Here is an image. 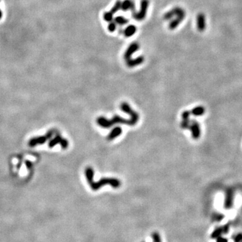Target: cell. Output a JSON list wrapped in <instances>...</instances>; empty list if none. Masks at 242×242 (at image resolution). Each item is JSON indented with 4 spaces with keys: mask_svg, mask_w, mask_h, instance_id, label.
Here are the masks:
<instances>
[{
    "mask_svg": "<svg viewBox=\"0 0 242 242\" xmlns=\"http://www.w3.org/2000/svg\"><path fill=\"white\" fill-rule=\"evenodd\" d=\"M241 240H242V235H238V236H237V237L235 238V241L236 242H239Z\"/></svg>",
    "mask_w": 242,
    "mask_h": 242,
    "instance_id": "e0dca14e",
    "label": "cell"
},
{
    "mask_svg": "<svg viewBox=\"0 0 242 242\" xmlns=\"http://www.w3.org/2000/svg\"><path fill=\"white\" fill-rule=\"evenodd\" d=\"M62 140H63V139L61 138L59 135H57L53 139L51 140V141L49 142V147H51V148H52V147H53L54 146L56 145L57 144L61 143V142L62 141Z\"/></svg>",
    "mask_w": 242,
    "mask_h": 242,
    "instance_id": "8fae6325",
    "label": "cell"
},
{
    "mask_svg": "<svg viewBox=\"0 0 242 242\" xmlns=\"http://www.w3.org/2000/svg\"><path fill=\"white\" fill-rule=\"evenodd\" d=\"M103 17H104L105 21H106L107 22H110L114 20V13L111 12H106L104 13Z\"/></svg>",
    "mask_w": 242,
    "mask_h": 242,
    "instance_id": "4fadbf2b",
    "label": "cell"
},
{
    "mask_svg": "<svg viewBox=\"0 0 242 242\" xmlns=\"http://www.w3.org/2000/svg\"><path fill=\"white\" fill-rule=\"evenodd\" d=\"M1 11H0V18H1Z\"/></svg>",
    "mask_w": 242,
    "mask_h": 242,
    "instance_id": "d6986e66",
    "label": "cell"
},
{
    "mask_svg": "<svg viewBox=\"0 0 242 242\" xmlns=\"http://www.w3.org/2000/svg\"><path fill=\"white\" fill-rule=\"evenodd\" d=\"M51 136H52V132L51 131L49 133H47V135L46 136H42V137L32 139L29 141V145L30 147H34L37 145L44 143L46 141L47 139L50 138Z\"/></svg>",
    "mask_w": 242,
    "mask_h": 242,
    "instance_id": "5b68a950",
    "label": "cell"
},
{
    "mask_svg": "<svg viewBox=\"0 0 242 242\" xmlns=\"http://www.w3.org/2000/svg\"><path fill=\"white\" fill-rule=\"evenodd\" d=\"M121 133H122L121 128L119 127H115V129L111 130V132L110 133V134L108 135V136L107 137V139L109 140V141L113 140L114 139H115L116 137H118L119 135H121Z\"/></svg>",
    "mask_w": 242,
    "mask_h": 242,
    "instance_id": "ba28073f",
    "label": "cell"
},
{
    "mask_svg": "<svg viewBox=\"0 0 242 242\" xmlns=\"http://www.w3.org/2000/svg\"><path fill=\"white\" fill-rule=\"evenodd\" d=\"M121 109L124 112L129 114L130 116V118L129 120H127V119H124L116 115L110 120H108L104 117H99L96 121L97 123L103 128H110L112 125L116 123H122L123 124L129 125V126H134V125H135L139 120L138 114L135 111L133 110L130 106L126 102L122 103L121 105Z\"/></svg>",
    "mask_w": 242,
    "mask_h": 242,
    "instance_id": "6da1fadb",
    "label": "cell"
},
{
    "mask_svg": "<svg viewBox=\"0 0 242 242\" xmlns=\"http://www.w3.org/2000/svg\"><path fill=\"white\" fill-rule=\"evenodd\" d=\"M85 174L86 179L88 180L89 185L93 190H98L102 186L105 185H110L115 188H117L121 186V181L116 178H102L98 182L94 181V169L91 167H88L85 169Z\"/></svg>",
    "mask_w": 242,
    "mask_h": 242,
    "instance_id": "7a4b0ae2",
    "label": "cell"
},
{
    "mask_svg": "<svg viewBox=\"0 0 242 242\" xmlns=\"http://www.w3.org/2000/svg\"><path fill=\"white\" fill-rule=\"evenodd\" d=\"M60 144H61V147H62L63 149L67 148L68 145H69L68 141H67L66 139H63V140H62V141L61 142Z\"/></svg>",
    "mask_w": 242,
    "mask_h": 242,
    "instance_id": "2e32d148",
    "label": "cell"
},
{
    "mask_svg": "<svg viewBox=\"0 0 242 242\" xmlns=\"http://www.w3.org/2000/svg\"><path fill=\"white\" fill-rule=\"evenodd\" d=\"M114 21L116 22V24L120 25V26H123V25L127 24L128 22H129L126 18H124L122 16H116L115 18H114Z\"/></svg>",
    "mask_w": 242,
    "mask_h": 242,
    "instance_id": "30bf717a",
    "label": "cell"
},
{
    "mask_svg": "<svg viewBox=\"0 0 242 242\" xmlns=\"http://www.w3.org/2000/svg\"><path fill=\"white\" fill-rule=\"evenodd\" d=\"M121 10H123L124 12H127L128 10H130L132 12H135V7L134 2L132 0H124V1L122 2Z\"/></svg>",
    "mask_w": 242,
    "mask_h": 242,
    "instance_id": "8992f818",
    "label": "cell"
},
{
    "mask_svg": "<svg viewBox=\"0 0 242 242\" xmlns=\"http://www.w3.org/2000/svg\"><path fill=\"white\" fill-rule=\"evenodd\" d=\"M149 7V0H141V8L139 12H132V16L135 20L141 21L146 17L147 9Z\"/></svg>",
    "mask_w": 242,
    "mask_h": 242,
    "instance_id": "3957f363",
    "label": "cell"
},
{
    "mask_svg": "<svg viewBox=\"0 0 242 242\" xmlns=\"http://www.w3.org/2000/svg\"><path fill=\"white\" fill-rule=\"evenodd\" d=\"M144 61V57L143 56L137 57V58H135V59H130L128 61H127V65L129 67H134L138 66L141 65V63H143Z\"/></svg>",
    "mask_w": 242,
    "mask_h": 242,
    "instance_id": "52a82bcc",
    "label": "cell"
},
{
    "mask_svg": "<svg viewBox=\"0 0 242 242\" xmlns=\"http://www.w3.org/2000/svg\"><path fill=\"white\" fill-rule=\"evenodd\" d=\"M136 31H137V28L134 25H129L126 28L123 30V34L125 37H130L135 34Z\"/></svg>",
    "mask_w": 242,
    "mask_h": 242,
    "instance_id": "9c48e42d",
    "label": "cell"
},
{
    "mask_svg": "<svg viewBox=\"0 0 242 242\" xmlns=\"http://www.w3.org/2000/svg\"><path fill=\"white\" fill-rule=\"evenodd\" d=\"M180 20V19H178V20H174L172 22H171L170 24H169V28H170V29H174L175 28H176L178 25Z\"/></svg>",
    "mask_w": 242,
    "mask_h": 242,
    "instance_id": "9a60e30c",
    "label": "cell"
},
{
    "mask_svg": "<svg viewBox=\"0 0 242 242\" xmlns=\"http://www.w3.org/2000/svg\"><path fill=\"white\" fill-rule=\"evenodd\" d=\"M121 7H122V2L120 0H118V1L115 3V5L112 7V9L110 10V12L115 14V13H117L118 11L121 9Z\"/></svg>",
    "mask_w": 242,
    "mask_h": 242,
    "instance_id": "7c38bea8",
    "label": "cell"
},
{
    "mask_svg": "<svg viewBox=\"0 0 242 242\" xmlns=\"http://www.w3.org/2000/svg\"><path fill=\"white\" fill-rule=\"evenodd\" d=\"M217 242H227V240H225V239H223V238H220L219 239Z\"/></svg>",
    "mask_w": 242,
    "mask_h": 242,
    "instance_id": "ac0fdd59",
    "label": "cell"
},
{
    "mask_svg": "<svg viewBox=\"0 0 242 242\" xmlns=\"http://www.w3.org/2000/svg\"><path fill=\"white\" fill-rule=\"evenodd\" d=\"M139 49V44L137 43H133L130 44L124 54V59L125 61H127L131 59L132 55L137 52Z\"/></svg>",
    "mask_w": 242,
    "mask_h": 242,
    "instance_id": "277c9868",
    "label": "cell"
},
{
    "mask_svg": "<svg viewBox=\"0 0 242 242\" xmlns=\"http://www.w3.org/2000/svg\"><path fill=\"white\" fill-rule=\"evenodd\" d=\"M108 29L110 32H114L115 31L116 29V23L115 21H112L109 22V24H108Z\"/></svg>",
    "mask_w": 242,
    "mask_h": 242,
    "instance_id": "5bb4252c",
    "label": "cell"
}]
</instances>
